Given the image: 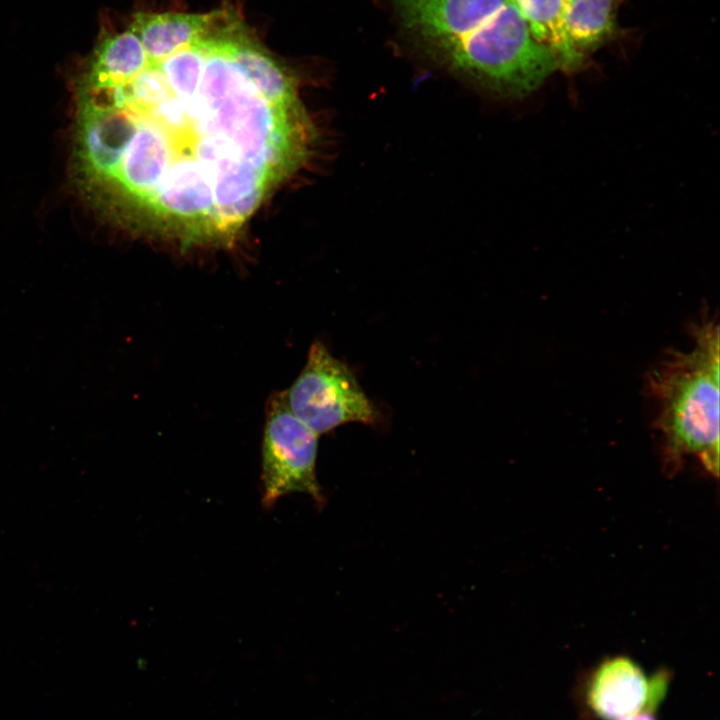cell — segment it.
<instances>
[{"instance_id":"obj_3","label":"cell","mask_w":720,"mask_h":720,"mask_svg":"<svg viewBox=\"0 0 720 720\" xmlns=\"http://www.w3.org/2000/svg\"><path fill=\"white\" fill-rule=\"evenodd\" d=\"M283 393L290 411L318 436L350 422L372 424L377 418L354 373L320 341L311 345L303 370Z\"/></svg>"},{"instance_id":"obj_10","label":"cell","mask_w":720,"mask_h":720,"mask_svg":"<svg viewBox=\"0 0 720 720\" xmlns=\"http://www.w3.org/2000/svg\"><path fill=\"white\" fill-rule=\"evenodd\" d=\"M617 720H657L655 717V711H651L648 709L641 710L635 714L622 717Z\"/></svg>"},{"instance_id":"obj_1","label":"cell","mask_w":720,"mask_h":720,"mask_svg":"<svg viewBox=\"0 0 720 720\" xmlns=\"http://www.w3.org/2000/svg\"><path fill=\"white\" fill-rule=\"evenodd\" d=\"M74 90L73 167L86 199L185 240H231L312 139L297 90L254 80L214 27L125 80Z\"/></svg>"},{"instance_id":"obj_2","label":"cell","mask_w":720,"mask_h":720,"mask_svg":"<svg viewBox=\"0 0 720 720\" xmlns=\"http://www.w3.org/2000/svg\"><path fill=\"white\" fill-rule=\"evenodd\" d=\"M689 350L669 348L645 375L657 413L666 472L686 456L697 457L714 476L719 471V323L705 308L690 328Z\"/></svg>"},{"instance_id":"obj_5","label":"cell","mask_w":720,"mask_h":720,"mask_svg":"<svg viewBox=\"0 0 720 720\" xmlns=\"http://www.w3.org/2000/svg\"><path fill=\"white\" fill-rule=\"evenodd\" d=\"M586 701L602 720L657 710L651 704L650 677L625 656L608 658L596 668L587 685Z\"/></svg>"},{"instance_id":"obj_9","label":"cell","mask_w":720,"mask_h":720,"mask_svg":"<svg viewBox=\"0 0 720 720\" xmlns=\"http://www.w3.org/2000/svg\"><path fill=\"white\" fill-rule=\"evenodd\" d=\"M625 0H565L568 34L585 58L615 33L617 12Z\"/></svg>"},{"instance_id":"obj_8","label":"cell","mask_w":720,"mask_h":720,"mask_svg":"<svg viewBox=\"0 0 720 720\" xmlns=\"http://www.w3.org/2000/svg\"><path fill=\"white\" fill-rule=\"evenodd\" d=\"M533 38L555 56L559 69L575 70L584 57L574 47L565 20V0H511Z\"/></svg>"},{"instance_id":"obj_6","label":"cell","mask_w":720,"mask_h":720,"mask_svg":"<svg viewBox=\"0 0 720 720\" xmlns=\"http://www.w3.org/2000/svg\"><path fill=\"white\" fill-rule=\"evenodd\" d=\"M224 13L138 12L130 30L139 38L147 59L158 61L203 38Z\"/></svg>"},{"instance_id":"obj_4","label":"cell","mask_w":720,"mask_h":720,"mask_svg":"<svg viewBox=\"0 0 720 720\" xmlns=\"http://www.w3.org/2000/svg\"><path fill=\"white\" fill-rule=\"evenodd\" d=\"M318 435L288 408L284 393L271 396L266 406L262 442V504L272 508L278 499L291 493H305L323 504L315 466Z\"/></svg>"},{"instance_id":"obj_7","label":"cell","mask_w":720,"mask_h":720,"mask_svg":"<svg viewBox=\"0 0 720 720\" xmlns=\"http://www.w3.org/2000/svg\"><path fill=\"white\" fill-rule=\"evenodd\" d=\"M145 50L130 29L106 36L97 46L76 84L105 86L125 80L147 64Z\"/></svg>"}]
</instances>
